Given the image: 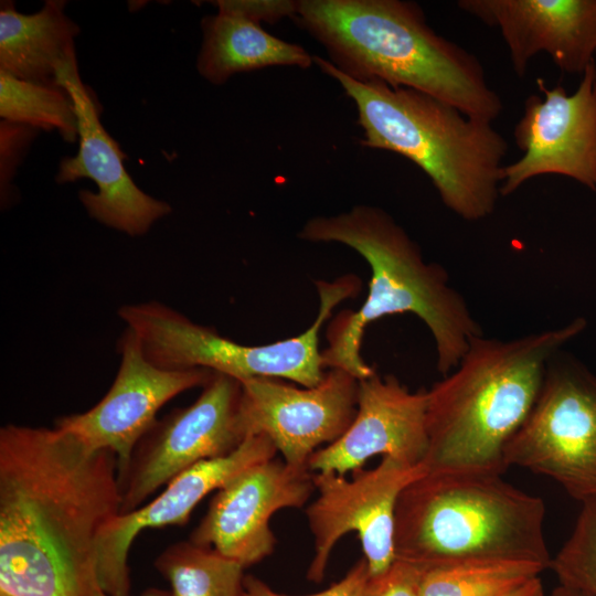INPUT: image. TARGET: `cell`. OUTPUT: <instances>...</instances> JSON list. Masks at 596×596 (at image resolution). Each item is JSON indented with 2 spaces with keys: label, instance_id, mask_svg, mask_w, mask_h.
<instances>
[{
  "label": "cell",
  "instance_id": "6da1fadb",
  "mask_svg": "<svg viewBox=\"0 0 596 596\" xmlns=\"http://www.w3.org/2000/svg\"><path fill=\"white\" fill-rule=\"evenodd\" d=\"M121 508L117 458L56 427L0 429V589L104 596L98 540Z\"/></svg>",
  "mask_w": 596,
  "mask_h": 596
},
{
  "label": "cell",
  "instance_id": "7a4b0ae2",
  "mask_svg": "<svg viewBox=\"0 0 596 596\" xmlns=\"http://www.w3.org/2000/svg\"><path fill=\"white\" fill-rule=\"evenodd\" d=\"M297 236L311 243H338L354 249L371 268L368 296L356 310L339 312L328 324L324 368L359 380L376 371L361 355L363 334L373 321L413 313L428 328L443 376L454 371L470 342L482 334L464 296L446 269L426 262L419 245L385 210L359 204L347 212L309 219Z\"/></svg>",
  "mask_w": 596,
  "mask_h": 596
},
{
  "label": "cell",
  "instance_id": "3957f363",
  "mask_svg": "<svg viewBox=\"0 0 596 596\" xmlns=\"http://www.w3.org/2000/svg\"><path fill=\"white\" fill-rule=\"evenodd\" d=\"M294 20L352 79L416 89L489 123L503 110L480 61L436 33L416 2L298 0Z\"/></svg>",
  "mask_w": 596,
  "mask_h": 596
},
{
  "label": "cell",
  "instance_id": "277c9868",
  "mask_svg": "<svg viewBox=\"0 0 596 596\" xmlns=\"http://www.w3.org/2000/svg\"><path fill=\"white\" fill-rule=\"evenodd\" d=\"M585 327L575 318L515 339H472L427 391V472L503 475L504 448L530 415L549 361Z\"/></svg>",
  "mask_w": 596,
  "mask_h": 596
},
{
  "label": "cell",
  "instance_id": "5b68a950",
  "mask_svg": "<svg viewBox=\"0 0 596 596\" xmlns=\"http://www.w3.org/2000/svg\"><path fill=\"white\" fill-rule=\"evenodd\" d=\"M313 64L355 104L362 146L411 160L429 178L444 205L462 220L492 214L501 195L508 142L491 123L416 89L352 79L318 55Z\"/></svg>",
  "mask_w": 596,
  "mask_h": 596
},
{
  "label": "cell",
  "instance_id": "8992f818",
  "mask_svg": "<svg viewBox=\"0 0 596 596\" xmlns=\"http://www.w3.org/2000/svg\"><path fill=\"white\" fill-rule=\"evenodd\" d=\"M545 505L502 475L427 472L401 493L395 560L418 568L470 558H510L550 568Z\"/></svg>",
  "mask_w": 596,
  "mask_h": 596
},
{
  "label": "cell",
  "instance_id": "52a82bcc",
  "mask_svg": "<svg viewBox=\"0 0 596 596\" xmlns=\"http://www.w3.org/2000/svg\"><path fill=\"white\" fill-rule=\"evenodd\" d=\"M315 285L320 305L311 326L298 336L263 345L238 343L157 301L121 306L118 316L158 368L207 369L238 381L276 377L311 387L326 374L320 329L337 305L358 295L361 279L347 274L333 281L316 280Z\"/></svg>",
  "mask_w": 596,
  "mask_h": 596
},
{
  "label": "cell",
  "instance_id": "ba28073f",
  "mask_svg": "<svg viewBox=\"0 0 596 596\" xmlns=\"http://www.w3.org/2000/svg\"><path fill=\"white\" fill-rule=\"evenodd\" d=\"M503 457L507 467L549 477L581 503L596 498V375L557 352Z\"/></svg>",
  "mask_w": 596,
  "mask_h": 596
},
{
  "label": "cell",
  "instance_id": "9c48e42d",
  "mask_svg": "<svg viewBox=\"0 0 596 596\" xmlns=\"http://www.w3.org/2000/svg\"><path fill=\"white\" fill-rule=\"evenodd\" d=\"M241 398L237 379L213 372L191 405L157 419L118 476L120 513L145 504L153 492L188 468L235 450L246 438Z\"/></svg>",
  "mask_w": 596,
  "mask_h": 596
},
{
  "label": "cell",
  "instance_id": "30bf717a",
  "mask_svg": "<svg viewBox=\"0 0 596 596\" xmlns=\"http://www.w3.org/2000/svg\"><path fill=\"white\" fill-rule=\"evenodd\" d=\"M427 473L424 465L382 457L372 469H358L352 478L334 472L312 476L317 497L306 509L313 538V556L307 578L320 583L340 539L355 532L369 575L386 572L395 561L394 525L397 500L414 480Z\"/></svg>",
  "mask_w": 596,
  "mask_h": 596
},
{
  "label": "cell",
  "instance_id": "8fae6325",
  "mask_svg": "<svg viewBox=\"0 0 596 596\" xmlns=\"http://www.w3.org/2000/svg\"><path fill=\"white\" fill-rule=\"evenodd\" d=\"M359 381L341 369H329L311 387L276 377L242 380L244 434L267 436L286 464L308 468L318 448L336 441L353 422Z\"/></svg>",
  "mask_w": 596,
  "mask_h": 596
},
{
  "label": "cell",
  "instance_id": "7c38bea8",
  "mask_svg": "<svg viewBox=\"0 0 596 596\" xmlns=\"http://www.w3.org/2000/svg\"><path fill=\"white\" fill-rule=\"evenodd\" d=\"M596 63L583 72L577 89L568 95L562 85H536L543 98L530 95L514 128L523 156L503 167L501 195H510L528 180L543 174L574 179L596 191Z\"/></svg>",
  "mask_w": 596,
  "mask_h": 596
},
{
  "label": "cell",
  "instance_id": "4fadbf2b",
  "mask_svg": "<svg viewBox=\"0 0 596 596\" xmlns=\"http://www.w3.org/2000/svg\"><path fill=\"white\" fill-rule=\"evenodd\" d=\"M118 350L120 365L105 396L86 412L60 417L55 427L93 450L114 453L119 476L129 465L137 444L156 423L158 411L180 393L203 387L213 371L156 366L128 328L118 341Z\"/></svg>",
  "mask_w": 596,
  "mask_h": 596
},
{
  "label": "cell",
  "instance_id": "5bb4252c",
  "mask_svg": "<svg viewBox=\"0 0 596 596\" xmlns=\"http://www.w3.org/2000/svg\"><path fill=\"white\" fill-rule=\"evenodd\" d=\"M56 85L71 95L78 123V151L61 160L56 182L91 179L97 192L81 190L78 193L88 215L130 236L146 234L171 212V206L143 192L127 172L126 156L102 125L97 103L81 79L77 61L58 73Z\"/></svg>",
  "mask_w": 596,
  "mask_h": 596
},
{
  "label": "cell",
  "instance_id": "9a60e30c",
  "mask_svg": "<svg viewBox=\"0 0 596 596\" xmlns=\"http://www.w3.org/2000/svg\"><path fill=\"white\" fill-rule=\"evenodd\" d=\"M309 468L284 460L256 464L216 490L190 541L215 550L244 568L269 556L275 535L269 522L286 508H301L315 490Z\"/></svg>",
  "mask_w": 596,
  "mask_h": 596
},
{
  "label": "cell",
  "instance_id": "2e32d148",
  "mask_svg": "<svg viewBox=\"0 0 596 596\" xmlns=\"http://www.w3.org/2000/svg\"><path fill=\"white\" fill-rule=\"evenodd\" d=\"M276 453L267 436H248L232 453L203 460L179 473L150 502L114 517L98 540V577L103 590L113 596H128L129 551L141 531L185 524L209 493L222 488L241 471L274 459Z\"/></svg>",
  "mask_w": 596,
  "mask_h": 596
},
{
  "label": "cell",
  "instance_id": "e0dca14e",
  "mask_svg": "<svg viewBox=\"0 0 596 596\" xmlns=\"http://www.w3.org/2000/svg\"><path fill=\"white\" fill-rule=\"evenodd\" d=\"M427 390L411 392L394 375L359 381L356 414L347 432L318 449L310 471L345 476L376 455L423 465L428 450Z\"/></svg>",
  "mask_w": 596,
  "mask_h": 596
},
{
  "label": "cell",
  "instance_id": "ac0fdd59",
  "mask_svg": "<svg viewBox=\"0 0 596 596\" xmlns=\"http://www.w3.org/2000/svg\"><path fill=\"white\" fill-rule=\"evenodd\" d=\"M457 7L500 30L520 77L541 52L571 74L595 61L596 0H460Z\"/></svg>",
  "mask_w": 596,
  "mask_h": 596
},
{
  "label": "cell",
  "instance_id": "d6986e66",
  "mask_svg": "<svg viewBox=\"0 0 596 596\" xmlns=\"http://www.w3.org/2000/svg\"><path fill=\"white\" fill-rule=\"evenodd\" d=\"M66 1L47 0L38 12L0 4V72L41 84L56 85L58 73L76 62L78 25L65 13Z\"/></svg>",
  "mask_w": 596,
  "mask_h": 596
},
{
  "label": "cell",
  "instance_id": "ffe728a7",
  "mask_svg": "<svg viewBox=\"0 0 596 596\" xmlns=\"http://www.w3.org/2000/svg\"><path fill=\"white\" fill-rule=\"evenodd\" d=\"M201 28L203 41L196 70L214 85H222L241 72L272 66L307 70L313 64V56L301 45L276 38L262 25L233 14L206 15Z\"/></svg>",
  "mask_w": 596,
  "mask_h": 596
},
{
  "label": "cell",
  "instance_id": "44dd1931",
  "mask_svg": "<svg viewBox=\"0 0 596 596\" xmlns=\"http://www.w3.org/2000/svg\"><path fill=\"white\" fill-rule=\"evenodd\" d=\"M417 570L421 596H511L546 567L523 560L470 558Z\"/></svg>",
  "mask_w": 596,
  "mask_h": 596
},
{
  "label": "cell",
  "instance_id": "7402d4cb",
  "mask_svg": "<svg viewBox=\"0 0 596 596\" xmlns=\"http://www.w3.org/2000/svg\"><path fill=\"white\" fill-rule=\"evenodd\" d=\"M173 596H243L244 567L189 541L169 545L155 561Z\"/></svg>",
  "mask_w": 596,
  "mask_h": 596
},
{
  "label": "cell",
  "instance_id": "603a6c76",
  "mask_svg": "<svg viewBox=\"0 0 596 596\" xmlns=\"http://www.w3.org/2000/svg\"><path fill=\"white\" fill-rule=\"evenodd\" d=\"M0 117L39 130H56L67 142L78 139L73 99L58 85L23 81L0 72Z\"/></svg>",
  "mask_w": 596,
  "mask_h": 596
},
{
  "label": "cell",
  "instance_id": "cb8c5ba5",
  "mask_svg": "<svg viewBox=\"0 0 596 596\" xmlns=\"http://www.w3.org/2000/svg\"><path fill=\"white\" fill-rule=\"evenodd\" d=\"M581 504L574 528L550 568L560 585L596 596V498Z\"/></svg>",
  "mask_w": 596,
  "mask_h": 596
},
{
  "label": "cell",
  "instance_id": "d4e9b609",
  "mask_svg": "<svg viewBox=\"0 0 596 596\" xmlns=\"http://www.w3.org/2000/svg\"><path fill=\"white\" fill-rule=\"evenodd\" d=\"M40 130L23 124L0 123V189L1 200L7 202L17 168Z\"/></svg>",
  "mask_w": 596,
  "mask_h": 596
},
{
  "label": "cell",
  "instance_id": "484cf974",
  "mask_svg": "<svg viewBox=\"0 0 596 596\" xmlns=\"http://www.w3.org/2000/svg\"><path fill=\"white\" fill-rule=\"evenodd\" d=\"M369 568L364 557L360 558L337 583L316 594L304 596H363L369 581ZM243 596H292L274 590L264 581L255 576H245Z\"/></svg>",
  "mask_w": 596,
  "mask_h": 596
},
{
  "label": "cell",
  "instance_id": "4316f807",
  "mask_svg": "<svg viewBox=\"0 0 596 596\" xmlns=\"http://www.w3.org/2000/svg\"><path fill=\"white\" fill-rule=\"evenodd\" d=\"M217 12L233 14L253 23H276L297 13L298 1L292 0H216L211 1Z\"/></svg>",
  "mask_w": 596,
  "mask_h": 596
},
{
  "label": "cell",
  "instance_id": "83f0119b",
  "mask_svg": "<svg viewBox=\"0 0 596 596\" xmlns=\"http://www.w3.org/2000/svg\"><path fill=\"white\" fill-rule=\"evenodd\" d=\"M363 596H421L417 567L395 560L386 572L369 577Z\"/></svg>",
  "mask_w": 596,
  "mask_h": 596
},
{
  "label": "cell",
  "instance_id": "f1b7e54d",
  "mask_svg": "<svg viewBox=\"0 0 596 596\" xmlns=\"http://www.w3.org/2000/svg\"><path fill=\"white\" fill-rule=\"evenodd\" d=\"M545 592L542 585V581L540 577H536L529 583H526L523 587L518 589L514 594L511 596H544Z\"/></svg>",
  "mask_w": 596,
  "mask_h": 596
},
{
  "label": "cell",
  "instance_id": "f546056e",
  "mask_svg": "<svg viewBox=\"0 0 596 596\" xmlns=\"http://www.w3.org/2000/svg\"><path fill=\"white\" fill-rule=\"evenodd\" d=\"M544 596H587V595L576 589L558 584L550 593H545Z\"/></svg>",
  "mask_w": 596,
  "mask_h": 596
},
{
  "label": "cell",
  "instance_id": "4dcf8cb0",
  "mask_svg": "<svg viewBox=\"0 0 596 596\" xmlns=\"http://www.w3.org/2000/svg\"><path fill=\"white\" fill-rule=\"evenodd\" d=\"M104 596H113V595H108V594H105ZM141 596H173L171 590L168 592V590H163V589H159V588H149V589H146Z\"/></svg>",
  "mask_w": 596,
  "mask_h": 596
},
{
  "label": "cell",
  "instance_id": "1f68e13d",
  "mask_svg": "<svg viewBox=\"0 0 596 596\" xmlns=\"http://www.w3.org/2000/svg\"><path fill=\"white\" fill-rule=\"evenodd\" d=\"M0 596H13V595L0 589Z\"/></svg>",
  "mask_w": 596,
  "mask_h": 596
},
{
  "label": "cell",
  "instance_id": "d6a6232c",
  "mask_svg": "<svg viewBox=\"0 0 596 596\" xmlns=\"http://www.w3.org/2000/svg\"><path fill=\"white\" fill-rule=\"evenodd\" d=\"M594 95L596 98V70H595V79H594Z\"/></svg>",
  "mask_w": 596,
  "mask_h": 596
}]
</instances>
